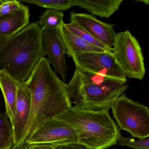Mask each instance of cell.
<instances>
[{"instance_id": "obj_14", "label": "cell", "mask_w": 149, "mask_h": 149, "mask_svg": "<svg viewBox=\"0 0 149 149\" xmlns=\"http://www.w3.org/2000/svg\"><path fill=\"white\" fill-rule=\"evenodd\" d=\"M74 6L87 10L93 15L109 18L119 9L123 0H73Z\"/></svg>"}, {"instance_id": "obj_7", "label": "cell", "mask_w": 149, "mask_h": 149, "mask_svg": "<svg viewBox=\"0 0 149 149\" xmlns=\"http://www.w3.org/2000/svg\"><path fill=\"white\" fill-rule=\"evenodd\" d=\"M25 143L27 144L50 143L63 145L77 143L78 140L74 130L70 125L56 118H53L41 122Z\"/></svg>"}, {"instance_id": "obj_1", "label": "cell", "mask_w": 149, "mask_h": 149, "mask_svg": "<svg viewBox=\"0 0 149 149\" xmlns=\"http://www.w3.org/2000/svg\"><path fill=\"white\" fill-rule=\"evenodd\" d=\"M31 94V104L23 143L42 121L56 117L72 107L68 84L56 75L48 60L42 58L24 84Z\"/></svg>"}, {"instance_id": "obj_24", "label": "cell", "mask_w": 149, "mask_h": 149, "mask_svg": "<svg viewBox=\"0 0 149 149\" xmlns=\"http://www.w3.org/2000/svg\"><path fill=\"white\" fill-rule=\"evenodd\" d=\"M9 38H0V51H1Z\"/></svg>"}, {"instance_id": "obj_12", "label": "cell", "mask_w": 149, "mask_h": 149, "mask_svg": "<svg viewBox=\"0 0 149 149\" xmlns=\"http://www.w3.org/2000/svg\"><path fill=\"white\" fill-rule=\"evenodd\" d=\"M56 31L65 54H67L68 57L73 58L77 55L84 53L107 51L90 44L70 32L64 26L63 22L57 28Z\"/></svg>"}, {"instance_id": "obj_6", "label": "cell", "mask_w": 149, "mask_h": 149, "mask_svg": "<svg viewBox=\"0 0 149 149\" xmlns=\"http://www.w3.org/2000/svg\"><path fill=\"white\" fill-rule=\"evenodd\" d=\"M111 53L125 77L139 80L144 78L146 69L142 49L130 31L116 34Z\"/></svg>"}, {"instance_id": "obj_19", "label": "cell", "mask_w": 149, "mask_h": 149, "mask_svg": "<svg viewBox=\"0 0 149 149\" xmlns=\"http://www.w3.org/2000/svg\"><path fill=\"white\" fill-rule=\"evenodd\" d=\"M64 26L70 32L76 35L77 36H79L87 42H88L90 44L107 51H109L111 52L112 51L111 49L108 47L101 42L94 38L87 31L76 24L75 23L71 22L67 24L64 23Z\"/></svg>"}, {"instance_id": "obj_27", "label": "cell", "mask_w": 149, "mask_h": 149, "mask_svg": "<svg viewBox=\"0 0 149 149\" xmlns=\"http://www.w3.org/2000/svg\"><path fill=\"white\" fill-rule=\"evenodd\" d=\"M4 1H3V0H0V4H1Z\"/></svg>"}, {"instance_id": "obj_21", "label": "cell", "mask_w": 149, "mask_h": 149, "mask_svg": "<svg viewBox=\"0 0 149 149\" xmlns=\"http://www.w3.org/2000/svg\"><path fill=\"white\" fill-rule=\"evenodd\" d=\"M22 4L19 1L4 0L0 4V17H3L16 12L21 8Z\"/></svg>"}, {"instance_id": "obj_26", "label": "cell", "mask_w": 149, "mask_h": 149, "mask_svg": "<svg viewBox=\"0 0 149 149\" xmlns=\"http://www.w3.org/2000/svg\"><path fill=\"white\" fill-rule=\"evenodd\" d=\"M137 1V2H143L145 5H148L149 4V1H144V0H143V1Z\"/></svg>"}, {"instance_id": "obj_5", "label": "cell", "mask_w": 149, "mask_h": 149, "mask_svg": "<svg viewBox=\"0 0 149 149\" xmlns=\"http://www.w3.org/2000/svg\"><path fill=\"white\" fill-rule=\"evenodd\" d=\"M111 109L120 130L128 132L139 139L149 138L148 107L132 101L123 93L118 97Z\"/></svg>"}, {"instance_id": "obj_15", "label": "cell", "mask_w": 149, "mask_h": 149, "mask_svg": "<svg viewBox=\"0 0 149 149\" xmlns=\"http://www.w3.org/2000/svg\"><path fill=\"white\" fill-rule=\"evenodd\" d=\"M18 84V82L9 75L0 71V88L5 99L6 114L10 118L12 124L15 112Z\"/></svg>"}, {"instance_id": "obj_25", "label": "cell", "mask_w": 149, "mask_h": 149, "mask_svg": "<svg viewBox=\"0 0 149 149\" xmlns=\"http://www.w3.org/2000/svg\"><path fill=\"white\" fill-rule=\"evenodd\" d=\"M17 149H29L28 145L26 143L19 147Z\"/></svg>"}, {"instance_id": "obj_4", "label": "cell", "mask_w": 149, "mask_h": 149, "mask_svg": "<svg viewBox=\"0 0 149 149\" xmlns=\"http://www.w3.org/2000/svg\"><path fill=\"white\" fill-rule=\"evenodd\" d=\"M68 84L73 103L93 111L110 109L129 86L126 81L87 72L77 67Z\"/></svg>"}, {"instance_id": "obj_11", "label": "cell", "mask_w": 149, "mask_h": 149, "mask_svg": "<svg viewBox=\"0 0 149 149\" xmlns=\"http://www.w3.org/2000/svg\"><path fill=\"white\" fill-rule=\"evenodd\" d=\"M43 44L45 54L48 56L49 64L53 65L56 72L62 77V81L65 83L67 79V63L64 48L56 29L43 31Z\"/></svg>"}, {"instance_id": "obj_3", "label": "cell", "mask_w": 149, "mask_h": 149, "mask_svg": "<svg viewBox=\"0 0 149 149\" xmlns=\"http://www.w3.org/2000/svg\"><path fill=\"white\" fill-rule=\"evenodd\" d=\"M109 110H90L76 104L55 118L74 129L77 143L89 149H107L116 144L121 135Z\"/></svg>"}, {"instance_id": "obj_2", "label": "cell", "mask_w": 149, "mask_h": 149, "mask_svg": "<svg viewBox=\"0 0 149 149\" xmlns=\"http://www.w3.org/2000/svg\"><path fill=\"white\" fill-rule=\"evenodd\" d=\"M43 33L38 22H33L10 37L0 51V71L24 84L39 61L46 55Z\"/></svg>"}, {"instance_id": "obj_20", "label": "cell", "mask_w": 149, "mask_h": 149, "mask_svg": "<svg viewBox=\"0 0 149 149\" xmlns=\"http://www.w3.org/2000/svg\"><path fill=\"white\" fill-rule=\"evenodd\" d=\"M121 146H126L136 149H149V139L135 140L131 137H124L121 135L118 137L117 144Z\"/></svg>"}, {"instance_id": "obj_18", "label": "cell", "mask_w": 149, "mask_h": 149, "mask_svg": "<svg viewBox=\"0 0 149 149\" xmlns=\"http://www.w3.org/2000/svg\"><path fill=\"white\" fill-rule=\"evenodd\" d=\"M20 2L36 5L48 9H54L63 12L74 6L73 0H22Z\"/></svg>"}, {"instance_id": "obj_17", "label": "cell", "mask_w": 149, "mask_h": 149, "mask_svg": "<svg viewBox=\"0 0 149 149\" xmlns=\"http://www.w3.org/2000/svg\"><path fill=\"white\" fill-rule=\"evenodd\" d=\"M63 12L54 9H48L40 17L38 24L43 31L56 29L63 21Z\"/></svg>"}, {"instance_id": "obj_10", "label": "cell", "mask_w": 149, "mask_h": 149, "mask_svg": "<svg viewBox=\"0 0 149 149\" xmlns=\"http://www.w3.org/2000/svg\"><path fill=\"white\" fill-rule=\"evenodd\" d=\"M31 104V94L23 84L18 83L15 112L13 125L14 134L13 149L23 144V136L27 123Z\"/></svg>"}, {"instance_id": "obj_8", "label": "cell", "mask_w": 149, "mask_h": 149, "mask_svg": "<svg viewBox=\"0 0 149 149\" xmlns=\"http://www.w3.org/2000/svg\"><path fill=\"white\" fill-rule=\"evenodd\" d=\"M72 58L76 67L82 70L116 80L127 81L111 51L84 53Z\"/></svg>"}, {"instance_id": "obj_9", "label": "cell", "mask_w": 149, "mask_h": 149, "mask_svg": "<svg viewBox=\"0 0 149 149\" xmlns=\"http://www.w3.org/2000/svg\"><path fill=\"white\" fill-rule=\"evenodd\" d=\"M70 20L82 28L94 38L112 49L116 36L113 24L101 21L93 15L85 13L71 12Z\"/></svg>"}, {"instance_id": "obj_22", "label": "cell", "mask_w": 149, "mask_h": 149, "mask_svg": "<svg viewBox=\"0 0 149 149\" xmlns=\"http://www.w3.org/2000/svg\"><path fill=\"white\" fill-rule=\"evenodd\" d=\"M54 145L55 149H89L79 143H72L63 145Z\"/></svg>"}, {"instance_id": "obj_28", "label": "cell", "mask_w": 149, "mask_h": 149, "mask_svg": "<svg viewBox=\"0 0 149 149\" xmlns=\"http://www.w3.org/2000/svg\"></svg>"}, {"instance_id": "obj_13", "label": "cell", "mask_w": 149, "mask_h": 149, "mask_svg": "<svg viewBox=\"0 0 149 149\" xmlns=\"http://www.w3.org/2000/svg\"><path fill=\"white\" fill-rule=\"evenodd\" d=\"M29 8L22 4L19 10L0 17V38H10L29 24Z\"/></svg>"}, {"instance_id": "obj_23", "label": "cell", "mask_w": 149, "mask_h": 149, "mask_svg": "<svg viewBox=\"0 0 149 149\" xmlns=\"http://www.w3.org/2000/svg\"><path fill=\"white\" fill-rule=\"evenodd\" d=\"M29 149H55L54 145L50 143H36L28 144Z\"/></svg>"}, {"instance_id": "obj_16", "label": "cell", "mask_w": 149, "mask_h": 149, "mask_svg": "<svg viewBox=\"0 0 149 149\" xmlns=\"http://www.w3.org/2000/svg\"><path fill=\"white\" fill-rule=\"evenodd\" d=\"M14 146L13 125L6 114L0 113V149H12Z\"/></svg>"}]
</instances>
